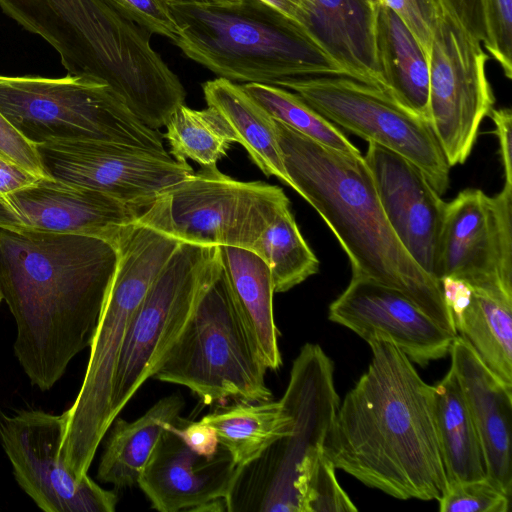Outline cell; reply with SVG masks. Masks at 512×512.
Masks as SVG:
<instances>
[{
  "instance_id": "cell-1",
  "label": "cell",
  "mask_w": 512,
  "mask_h": 512,
  "mask_svg": "<svg viewBox=\"0 0 512 512\" xmlns=\"http://www.w3.org/2000/svg\"><path fill=\"white\" fill-rule=\"evenodd\" d=\"M116 263V246L101 238L0 227V294L32 385L49 390L90 347Z\"/></svg>"
},
{
  "instance_id": "cell-2",
  "label": "cell",
  "mask_w": 512,
  "mask_h": 512,
  "mask_svg": "<svg viewBox=\"0 0 512 512\" xmlns=\"http://www.w3.org/2000/svg\"><path fill=\"white\" fill-rule=\"evenodd\" d=\"M367 371L339 404L324 445L337 469L397 499L439 500L447 487L434 386L391 341L368 342Z\"/></svg>"
},
{
  "instance_id": "cell-3",
  "label": "cell",
  "mask_w": 512,
  "mask_h": 512,
  "mask_svg": "<svg viewBox=\"0 0 512 512\" xmlns=\"http://www.w3.org/2000/svg\"><path fill=\"white\" fill-rule=\"evenodd\" d=\"M275 122L293 190L333 232L349 258L352 275L399 290L457 336L441 282L415 262L393 231L361 153L333 149Z\"/></svg>"
},
{
  "instance_id": "cell-4",
  "label": "cell",
  "mask_w": 512,
  "mask_h": 512,
  "mask_svg": "<svg viewBox=\"0 0 512 512\" xmlns=\"http://www.w3.org/2000/svg\"><path fill=\"white\" fill-rule=\"evenodd\" d=\"M182 53L232 82L350 74L298 24L262 0L168 3ZM353 79V78H352Z\"/></svg>"
},
{
  "instance_id": "cell-5",
  "label": "cell",
  "mask_w": 512,
  "mask_h": 512,
  "mask_svg": "<svg viewBox=\"0 0 512 512\" xmlns=\"http://www.w3.org/2000/svg\"><path fill=\"white\" fill-rule=\"evenodd\" d=\"M0 8L48 42L69 75L107 84L134 112L155 105L174 82L152 34L106 0H0Z\"/></svg>"
},
{
  "instance_id": "cell-6",
  "label": "cell",
  "mask_w": 512,
  "mask_h": 512,
  "mask_svg": "<svg viewBox=\"0 0 512 512\" xmlns=\"http://www.w3.org/2000/svg\"><path fill=\"white\" fill-rule=\"evenodd\" d=\"M179 240L133 222L116 244L117 263L90 344L85 377L72 406L59 457L80 481L87 475L97 448L113 420L110 416L113 377L129 325L149 287Z\"/></svg>"
},
{
  "instance_id": "cell-7",
  "label": "cell",
  "mask_w": 512,
  "mask_h": 512,
  "mask_svg": "<svg viewBox=\"0 0 512 512\" xmlns=\"http://www.w3.org/2000/svg\"><path fill=\"white\" fill-rule=\"evenodd\" d=\"M266 370L221 265L152 378L190 389L205 405L262 402L272 400Z\"/></svg>"
},
{
  "instance_id": "cell-8",
  "label": "cell",
  "mask_w": 512,
  "mask_h": 512,
  "mask_svg": "<svg viewBox=\"0 0 512 512\" xmlns=\"http://www.w3.org/2000/svg\"><path fill=\"white\" fill-rule=\"evenodd\" d=\"M0 112L35 145L109 142L165 151L163 135L142 123L107 84L0 75Z\"/></svg>"
},
{
  "instance_id": "cell-9",
  "label": "cell",
  "mask_w": 512,
  "mask_h": 512,
  "mask_svg": "<svg viewBox=\"0 0 512 512\" xmlns=\"http://www.w3.org/2000/svg\"><path fill=\"white\" fill-rule=\"evenodd\" d=\"M280 400L292 416V429L241 468L225 499L229 512H299L297 468L309 453L324 448L340 404L333 362L319 345L301 348Z\"/></svg>"
},
{
  "instance_id": "cell-10",
  "label": "cell",
  "mask_w": 512,
  "mask_h": 512,
  "mask_svg": "<svg viewBox=\"0 0 512 512\" xmlns=\"http://www.w3.org/2000/svg\"><path fill=\"white\" fill-rule=\"evenodd\" d=\"M290 201L261 181H239L217 166L201 167L142 208L135 222L182 243L252 250Z\"/></svg>"
},
{
  "instance_id": "cell-11",
  "label": "cell",
  "mask_w": 512,
  "mask_h": 512,
  "mask_svg": "<svg viewBox=\"0 0 512 512\" xmlns=\"http://www.w3.org/2000/svg\"><path fill=\"white\" fill-rule=\"evenodd\" d=\"M220 247L180 243L149 287L125 335L113 377L114 419L152 378L221 268Z\"/></svg>"
},
{
  "instance_id": "cell-12",
  "label": "cell",
  "mask_w": 512,
  "mask_h": 512,
  "mask_svg": "<svg viewBox=\"0 0 512 512\" xmlns=\"http://www.w3.org/2000/svg\"><path fill=\"white\" fill-rule=\"evenodd\" d=\"M299 96L326 120L406 158L441 196L449 188L450 165L429 121L385 91L345 76H315L273 84Z\"/></svg>"
},
{
  "instance_id": "cell-13",
  "label": "cell",
  "mask_w": 512,
  "mask_h": 512,
  "mask_svg": "<svg viewBox=\"0 0 512 512\" xmlns=\"http://www.w3.org/2000/svg\"><path fill=\"white\" fill-rule=\"evenodd\" d=\"M487 54L450 0H436L428 55V121L450 167L470 156L494 96L486 75Z\"/></svg>"
},
{
  "instance_id": "cell-14",
  "label": "cell",
  "mask_w": 512,
  "mask_h": 512,
  "mask_svg": "<svg viewBox=\"0 0 512 512\" xmlns=\"http://www.w3.org/2000/svg\"><path fill=\"white\" fill-rule=\"evenodd\" d=\"M36 146L48 178L98 191L138 213L195 172L187 161L173 158L166 150L90 141Z\"/></svg>"
},
{
  "instance_id": "cell-15",
  "label": "cell",
  "mask_w": 512,
  "mask_h": 512,
  "mask_svg": "<svg viewBox=\"0 0 512 512\" xmlns=\"http://www.w3.org/2000/svg\"><path fill=\"white\" fill-rule=\"evenodd\" d=\"M512 186L465 189L446 203L433 276L512 293Z\"/></svg>"
},
{
  "instance_id": "cell-16",
  "label": "cell",
  "mask_w": 512,
  "mask_h": 512,
  "mask_svg": "<svg viewBox=\"0 0 512 512\" xmlns=\"http://www.w3.org/2000/svg\"><path fill=\"white\" fill-rule=\"evenodd\" d=\"M67 422L41 410L0 413V442L16 481L46 512H114L118 497L88 474L78 481L59 457Z\"/></svg>"
},
{
  "instance_id": "cell-17",
  "label": "cell",
  "mask_w": 512,
  "mask_h": 512,
  "mask_svg": "<svg viewBox=\"0 0 512 512\" xmlns=\"http://www.w3.org/2000/svg\"><path fill=\"white\" fill-rule=\"evenodd\" d=\"M328 318L367 343L378 338L393 342L420 366L445 357L455 337L399 290L363 276L352 275L330 304Z\"/></svg>"
},
{
  "instance_id": "cell-18",
  "label": "cell",
  "mask_w": 512,
  "mask_h": 512,
  "mask_svg": "<svg viewBox=\"0 0 512 512\" xmlns=\"http://www.w3.org/2000/svg\"><path fill=\"white\" fill-rule=\"evenodd\" d=\"M138 211L98 191L40 178L0 199V227L97 237L115 246Z\"/></svg>"
},
{
  "instance_id": "cell-19",
  "label": "cell",
  "mask_w": 512,
  "mask_h": 512,
  "mask_svg": "<svg viewBox=\"0 0 512 512\" xmlns=\"http://www.w3.org/2000/svg\"><path fill=\"white\" fill-rule=\"evenodd\" d=\"M363 157L393 231L415 262L433 276L446 202L424 173L397 153L369 142Z\"/></svg>"
},
{
  "instance_id": "cell-20",
  "label": "cell",
  "mask_w": 512,
  "mask_h": 512,
  "mask_svg": "<svg viewBox=\"0 0 512 512\" xmlns=\"http://www.w3.org/2000/svg\"><path fill=\"white\" fill-rule=\"evenodd\" d=\"M240 470L222 446L212 457L200 456L169 426L162 432L137 484L155 510L198 511L211 501L226 499Z\"/></svg>"
},
{
  "instance_id": "cell-21",
  "label": "cell",
  "mask_w": 512,
  "mask_h": 512,
  "mask_svg": "<svg viewBox=\"0 0 512 512\" xmlns=\"http://www.w3.org/2000/svg\"><path fill=\"white\" fill-rule=\"evenodd\" d=\"M449 353L481 441L487 479L511 498L512 385L493 373L462 336L454 337Z\"/></svg>"
},
{
  "instance_id": "cell-22",
  "label": "cell",
  "mask_w": 512,
  "mask_h": 512,
  "mask_svg": "<svg viewBox=\"0 0 512 512\" xmlns=\"http://www.w3.org/2000/svg\"><path fill=\"white\" fill-rule=\"evenodd\" d=\"M378 6L366 0H307L304 30L353 79L387 93L377 53Z\"/></svg>"
},
{
  "instance_id": "cell-23",
  "label": "cell",
  "mask_w": 512,
  "mask_h": 512,
  "mask_svg": "<svg viewBox=\"0 0 512 512\" xmlns=\"http://www.w3.org/2000/svg\"><path fill=\"white\" fill-rule=\"evenodd\" d=\"M183 408L182 397L169 395L134 421L117 416L98 466L97 479L116 488L137 484L162 432L183 423Z\"/></svg>"
},
{
  "instance_id": "cell-24",
  "label": "cell",
  "mask_w": 512,
  "mask_h": 512,
  "mask_svg": "<svg viewBox=\"0 0 512 512\" xmlns=\"http://www.w3.org/2000/svg\"><path fill=\"white\" fill-rule=\"evenodd\" d=\"M223 269L250 336L266 369L282 364L273 313L274 289L269 268L255 252L220 247Z\"/></svg>"
},
{
  "instance_id": "cell-25",
  "label": "cell",
  "mask_w": 512,
  "mask_h": 512,
  "mask_svg": "<svg viewBox=\"0 0 512 512\" xmlns=\"http://www.w3.org/2000/svg\"><path fill=\"white\" fill-rule=\"evenodd\" d=\"M376 42L387 93L408 110L428 120L426 54L401 19L380 4L376 13Z\"/></svg>"
},
{
  "instance_id": "cell-26",
  "label": "cell",
  "mask_w": 512,
  "mask_h": 512,
  "mask_svg": "<svg viewBox=\"0 0 512 512\" xmlns=\"http://www.w3.org/2000/svg\"><path fill=\"white\" fill-rule=\"evenodd\" d=\"M207 106L216 109L232 128L237 143L267 177L294 188L283 162L276 122L242 87L216 78L202 84Z\"/></svg>"
},
{
  "instance_id": "cell-27",
  "label": "cell",
  "mask_w": 512,
  "mask_h": 512,
  "mask_svg": "<svg viewBox=\"0 0 512 512\" xmlns=\"http://www.w3.org/2000/svg\"><path fill=\"white\" fill-rule=\"evenodd\" d=\"M434 414L447 484L487 479L481 441L451 367L434 386Z\"/></svg>"
},
{
  "instance_id": "cell-28",
  "label": "cell",
  "mask_w": 512,
  "mask_h": 512,
  "mask_svg": "<svg viewBox=\"0 0 512 512\" xmlns=\"http://www.w3.org/2000/svg\"><path fill=\"white\" fill-rule=\"evenodd\" d=\"M201 421L215 430L219 445L240 468L289 434L293 425L281 400L234 402L206 414Z\"/></svg>"
},
{
  "instance_id": "cell-29",
  "label": "cell",
  "mask_w": 512,
  "mask_h": 512,
  "mask_svg": "<svg viewBox=\"0 0 512 512\" xmlns=\"http://www.w3.org/2000/svg\"><path fill=\"white\" fill-rule=\"evenodd\" d=\"M472 288L470 302L455 322L457 333L493 373L512 385V294Z\"/></svg>"
},
{
  "instance_id": "cell-30",
  "label": "cell",
  "mask_w": 512,
  "mask_h": 512,
  "mask_svg": "<svg viewBox=\"0 0 512 512\" xmlns=\"http://www.w3.org/2000/svg\"><path fill=\"white\" fill-rule=\"evenodd\" d=\"M163 135L172 157L193 160L201 167L216 166L226 156L236 136L225 118L214 108L196 110L180 105L169 117Z\"/></svg>"
},
{
  "instance_id": "cell-31",
  "label": "cell",
  "mask_w": 512,
  "mask_h": 512,
  "mask_svg": "<svg viewBox=\"0 0 512 512\" xmlns=\"http://www.w3.org/2000/svg\"><path fill=\"white\" fill-rule=\"evenodd\" d=\"M267 264L275 293L318 273L319 260L302 236L290 207L265 229L252 250Z\"/></svg>"
},
{
  "instance_id": "cell-32",
  "label": "cell",
  "mask_w": 512,
  "mask_h": 512,
  "mask_svg": "<svg viewBox=\"0 0 512 512\" xmlns=\"http://www.w3.org/2000/svg\"><path fill=\"white\" fill-rule=\"evenodd\" d=\"M242 87L274 120L322 145L342 152L361 153L337 126L295 93L262 83H244Z\"/></svg>"
},
{
  "instance_id": "cell-33",
  "label": "cell",
  "mask_w": 512,
  "mask_h": 512,
  "mask_svg": "<svg viewBox=\"0 0 512 512\" xmlns=\"http://www.w3.org/2000/svg\"><path fill=\"white\" fill-rule=\"evenodd\" d=\"M335 469L324 448L304 457L297 468L294 485L299 512L357 511L338 483Z\"/></svg>"
},
{
  "instance_id": "cell-34",
  "label": "cell",
  "mask_w": 512,
  "mask_h": 512,
  "mask_svg": "<svg viewBox=\"0 0 512 512\" xmlns=\"http://www.w3.org/2000/svg\"><path fill=\"white\" fill-rule=\"evenodd\" d=\"M438 502L442 512H507L510 497L483 479L448 483Z\"/></svg>"
},
{
  "instance_id": "cell-35",
  "label": "cell",
  "mask_w": 512,
  "mask_h": 512,
  "mask_svg": "<svg viewBox=\"0 0 512 512\" xmlns=\"http://www.w3.org/2000/svg\"><path fill=\"white\" fill-rule=\"evenodd\" d=\"M481 8L485 29L483 46L511 79L512 0H481Z\"/></svg>"
},
{
  "instance_id": "cell-36",
  "label": "cell",
  "mask_w": 512,
  "mask_h": 512,
  "mask_svg": "<svg viewBox=\"0 0 512 512\" xmlns=\"http://www.w3.org/2000/svg\"><path fill=\"white\" fill-rule=\"evenodd\" d=\"M106 1L151 34H157L175 42L178 30L165 0Z\"/></svg>"
},
{
  "instance_id": "cell-37",
  "label": "cell",
  "mask_w": 512,
  "mask_h": 512,
  "mask_svg": "<svg viewBox=\"0 0 512 512\" xmlns=\"http://www.w3.org/2000/svg\"><path fill=\"white\" fill-rule=\"evenodd\" d=\"M405 24L424 50L430 53L436 0H378Z\"/></svg>"
},
{
  "instance_id": "cell-38",
  "label": "cell",
  "mask_w": 512,
  "mask_h": 512,
  "mask_svg": "<svg viewBox=\"0 0 512 512\" xmlns=\"http://www.w3.org/2000/svg\"><path fill=\"white\" fill-rule=\"evenodd\" d=\"M0 156L40 178H48L43 170L37 146L24 137L1 112Z\"/></svg>"
},
{
  "instance_id": "cell-39",
  "label": "cell",
  "mask_w": 512,
  "mask_h": 512,
  "mask_svg": "<svg viewBox=\"0 0 512 512\" xmlns=\"http://www.w3.org/2000/svg\"><path fill=\"white\" fill-rule=\"evenodd\" d=\"M173 431L196 454L212 457L219 449L215 430L203 421L172 426Z\"/></svg>"
},
{
  "instance_id": "cell-40",
  "label": "cell",
  "mask_w": 512,
  "mask_h": 512,
  "mask_svg": "<svg viewBox=\"0 0 512 512\" xmlns=\"http://www.w3.org/2000/svg\"><path fill=\"white\" fill-rule=\"evenodd\" d=\"M499 142L504 171V185L512 186V113L509 108L492 109L489 113Z\"/></svg>"
},
{
  "instance_id": "cell-41",
  "label": "cell",
  "mask_w": 512,
  "mask_h": 512,
  "mask_svg": "<svg viewBox=\"0 0 512 512\" xmlns=\"http://www.w3.org/2000/svg\"><path fill=\"white\" fill-rule=\"evenodd\" d=\"M40 177L0 156V199L35 183Z\"/></svg>"
},
{
  "instance_id": "cell-42",
  "label": "cell",
  "mask_w": 512,
  "mask_h": 512,
  "mask_svg": "<svg viewBox=\"0 0 512 512\" xmlns=\"http://www.w3.org/2000/svg\"><path fill=\"white\" fill-rule=\"evenodd\" d=\"M460 18L481 42L485 41V29L481 0H450Z\"/></svg>"
},
{
  "instance_id": "cell-43",
  "label": "cell",
  "mask_w": 512,
  "mask_h": 512,
  "mask_svg": "<svg viewBox=\"0 0 512 512\" xmlns=\"http://www.w3.org/2000/svg\"><path fill=\"white\" fill-rule=\"evenodd\" d=\"M304 29L307 0H262Z\"/></svg>"
},
{
  "instance_id": "cell-44",
  "label": "cell",
  "mask_w": 512,
  "mask_h": 512,
  "mask_svg": "<svg viewBox=\"0 0 512 512\" xmlns=\"http://www.w3.org/2000/svg\"><path fill=\"white\" fill-rule=\"evenodd\" d=\"M370 5L377 7L379 5L378 0H366Z\"/></svg>"
},
{
  "instance_id": "cell-45",
  "label": "cell",
  "mask_w": 512,
  "mask_h": 512,
  "mask_svg": "<svg viewBox=\"0 0 512 512\" xmlns=\"http://www.w3.org/2000/svg\"><path fill=\"white\" fill-rule=\"evenodd\" d=\"M205 1H212V2H220V3H223V2L233 1V0H205Z\"/></svg>"
},
{
  "instance_id": "cell-46",
  "label": "cell",
  "mask_w": 512,
  "mask_h": 512,
  "mask_svg": "<svg viewBox=\"0 0 512 512\" xmlns=\"http://www.w3.org/2000/svg\"><path fill=\"white\" fill-rule=\"evenodd\" d=\"M165 1H166L167 3H169V2H171V1H173V0H165Z\"/></svg>"
},
{
  "instance_id": "cell-47",
  "label": "cell",
  "mask_w": 512,
  "mask_h": 512,
  "mask_svg": "<svg viewBox=\"0 0 512 512\" xmlns=\"http://www.w3.org/2000/svg\"><path fill=\"white\" fill-rule=\"evenodd\" d=\"M2 300H3V299H2V296H1V294H0V303H1V301H2Z\"/></svg>"
}]
</instances>
